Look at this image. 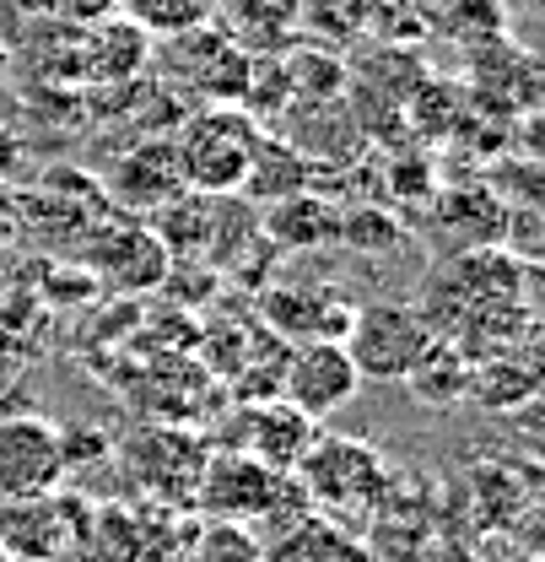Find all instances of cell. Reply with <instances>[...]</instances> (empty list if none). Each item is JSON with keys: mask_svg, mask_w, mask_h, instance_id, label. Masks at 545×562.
I'll return each mask as SVG.
<instances>
[{"mask_svg": "<svg viewBox=\"0 0 545 562\" xmlns=\"http://www.w3.org/2000/svg\"><path fill=\"white\" fill-rule=\"evenodd\" d=\"M92 286L103 292H125V297H140V292H157L162 277H168V249L157 244V233L146 222H98L87 238H81V260H76Z\"/></svg>", "mask_w": 545, "mask_h": 562, "instance_id": "obj_6", "label": "cell"}, {"mask_svg": "<svg viewBox=\"0 0 545 562\" xmlns=\"http://www.w3.org/2000/svg\"><path fill=\"white\" fill-rule=\"evenodd\" d=\"M303 0H227V33L249 49V55H271L286 44V33L297 27Z\"/></svg>", "mask_w": 545, "mask_h": 562, "instance_id": "obj_19", "label": "cell"}, {"mask_svg": "<svg viewBox=\"0 0 545 562\" xmlns=\"http://www.w3.org/2000/svg\"><path fill=\"white\" fill-rule=\"evenodd\" d=\"M205 449H211V443H205L201 432H190V427H179V422H146V427H136V432L125 438L120 460H125L130 482H136L151 503H162V508H190L195 482H201V465H205Z\"/></svg>", "mask_w": 545, "mask_h": 562, "instance_id": "obj_3", "label": "cell"}, {"mask_svg": "<svg viewBox=\"0 0 545 562\" xmlns=\"http://www.w3.org/2000/svg\"><path fill=\"white\" fill-rule=\"evenodd\" d=\"M0 562H11V558H5V552H0Z\"/></svg>", "mask_w": 545, "mask_h": 562, "instance_id": "obj_24", "label": "cell"}, {"mask_svg": "<svg viewBox=\"0 0 545 562\" xmlns=\"http://www.w3.org/2000/svg\"><path fill=\"white\" fill-rule=\"evenodd\" d=\"M103 195L125 211V216H151L157 206H168L173 195H184L173 140L146 136V140H136L130 151H120L114 168L103 173Z\"/></svg>", "mask_w": 545, "mask_h": 562, "instance_id": "obj_11", "label": "cell"}, {"mask_svg": "<svg viewBox=\"0 0 545 562\" xmlns=\"http://www.w3.org/2000/svg\"><path fill=\"white\" fill-rule=\"evenodd\" d=\"M87 497L38 492V497H0V552L11 562H66Z\"/></svg>", "mask_w": 545, "mask_h": 562, "instance_id": "obj_8", "label": "cell"}, {"mask_svg": "<svg viewBox=\"0 0 545 562\" xmlns=\"http://www.w3.org/2000/svg\"><path fill=\"white\" fill-rule=\"evenodd\" d=\"M66 443L44 417H0V497H38L66 487Z\"/></svg>", "mask_w": 545, "mask_h": 562, "instance_id": "obj_10", "label": "cell"}, {"mask_svg": "<svg viewBox=\"0 0 545 562\" xmlns=\"http://www.w3.org/2000/svg\"><path fill=\"white\" fill-rule=\"evenodd\" d=\"M151 38L140 33L130 16H103V22H92V33H87V44H81V76L87 81H98V87H130L136 76L151 70Z\"/></svg>", "mask_w": 545, "mask_h": 562, "instance_id": "obj_13", "label": "cell"}, {"mask_svg": "<svg viewBox=\"0 0 545 562\" xmlns=\"http://www.w3.org/2000/svg\"><path fill=\"white\" fill-rule=\"evenodd\" d=\"M535 390H541L535 362H524L513 351H497V357H476L470 362V395L465 401H476L486 412H513V406H530Z\"/></svg>", "mask_w": 545, "mask_h": 562, "instance_id": "obj_16", "label": "cell"}, {"mask_svg": "<svg viewBox=\"0 0 545 562\" xmlns=\"http://www.w3.org/2000/svg\"><path fill=\"white\" fill-rule=\"evenodd\" d=\"M151 66H162L168 81H179V92H195L201 103H238L243 81H249V49L227 27L201 22V27L168 38L162 55H151Z\"/></svg>", "mask_w": 545, "mask_h": 562, "instance_id": "obj_4", "label": "cell"}, {"mask_svg": "<svg viewBox=\"0 0 545 562\" xmlns=\"http://www.w3.org/2000/svg\"><path fill=\"white\" fill-rule=\"evenodd\" d=\"M410 395L421 401V406H438V412H449V406H459L465 395H470V357L454 347V341H432L427 357L410 368Z\"/></svg>", "mask_w": 545, "mask_h": 562, "instance_id": "obj_18", "label": "cell"}, {"mask_svg": "<svg viewBox=\"0 0 545 562\" xmlns=\"http://www.w3.org/2000/svg\"><path fill=\"white\" fill-rule=\"evenodd\" d=\"M271 216L260 222L265 227V238L281 244V249H319V244H330L336 238V227H341V216L325 206L314 190H297V195H286V201H275L265 206Z\"/></svg>", "mask_w": 545, "mask_h": 562, "instance_id": "obj_17", "label": "cell"}, {"mask_svg": "<svg viewBox=\"0 0 545 562\" xmlns=\"http://www.w3.org/2000/svg\"><path fill=\"white\" fill-rule=\"evenodd\" d=\"M281 471H271L265 460H254L249 449H205L201 482H195V497L190 508L201 519H232V525H260L265 508L281 492Z\"/></svg>", "mask_w": 545, "mask_h": 562, "instance_id": "obj_7", "label": "cell"}, {"mask_svg": "<svg viewBox=\"0 0 545 562\" xmlns=\"http://www.w3.org/2000/svg\"><path fill=\"white\" fill-rule=\"evenodd\" d=\"M22 233V201H16V190L0 179V244H11Z\"/></svg>", "mask_w": 545, "mask_h": 562, "instance_id": "obj_21", "label": "cell"}, {"mask_svg": "<svg viewBox=\"0 0 545 562\" xmlns=\"http://www.w3.org/2000/svg\"><path fill=\"white\" fill-rule=\"evenodd\" d=\"M140 552H146V519L136 508L87 497V514L76 525L66 562H140Z\"/></svg>", "mask_w": 545, "mask_h": 562, "instance_id": "obj_14", "label": "cell"}, {"mask_svg": "<svg viewBox=\"0 0 545 562\" xmlns=\"http://www.w3.org/2000/svg\"><path fill=\"white\" fill-rule=\"evenodd\" d=\"M356 390H362V373H356V362H351L345 341L314 336V341H292V347H286L281 401L297 406L303 417L325 422L330 412H341Z\"/></svg>", "mask_w": 545, "mask_h": 562, "instance_id": "obj_9", "label": "cell"}, {"mask_svg": "<svg viewBox=\"0 0 545 562\" xmlns=\"http://www.w3.org/2000/svg\"><path fill=\"white\" fill-rule=\"evenodd\" d=\"M341 341L362 379H373V384H406L410 368L427 357V347L438 336H432V325H427V314L416 303L373 297V303L351 308V325H345Z\"/></svg>", "mask_w": 545, "mask_h": 562, "instance_id": "obj_2", "label": "cell"}, {"mask_svg": "<svg viewBox=\"0 0 545 562\" xmlns=\"http://www.w3.org/2000/svg\"><path fill=\"white\" fill-rule=\"evenodd\" d=\"M120 11L136 22L146 38H179L216 16V0H120Z\"/></svg>", "mask_w": 545, "mask_h": 562, "instance_id": "obj_20", "label": "cell"}, {"mask_svg": "<svg viewBox=\"0 0 545 562\" xmlns=\"http://www.w3.org/2000/svg\"><path fill=\"white\" fill-rule=\"evenodd\" d=\"M260 120L238 103H205L195 114L179 120L173 157H179V179L195 195H232L243 184V168L260 146Z\"/></svg>", "mask_w": 545, "mask_h": 562, "instance_id": "obj_1", "label": "cell"}, {"mask_svg": "<svg viewBox=\"0 0 545 562\" xmlns=\"http://www.w3.org/2000/svg\"><path fill=\"white\" fill-rule=\"evenodd\" d=\"M232 422L243 427V438H238V443H222V449H249L254 460H265V465L281 471V476H292V471L303 465V454L314 449V438H319V422L303 417V412L286 406V401L238 406Z\"/></svg>", "mask_w": 545, "mask_h": 562, "instance_id": "obj_12", "label": "cell"}, {"mask_svg": "<svg viewBox=\"0 0 545 562\" xmlns=\"http://www.w3.org/2000/svg\"><path fill=\"white\" fill-rule=\"evenodd\" d=\"M308 179H314V162H308L303 146H292V140H281V136H260L238 190H243L254 206H275V201L308 190Z\"/></svg>", "mask_w": 545, "mask_h": 562, "instance_id": "obj_15", "label": "cell"}, {"mask_svg": "<svg viewBox=\"0 0 545 562\" xmlns=\"http://www.w3.org/2000/svg\"><path fill=\"white\" fill-rule=\"evenodd\" d=\"M60 5H66V16H76V22H87V27L120 11V0H60Z\"/></svg>", "mask_w": 545, "mask_h": 562, "instance_id": "obj_22", "label": "cell"}, {"mask_svg": "<svg viewBox=\"0 0 545 562\" xmlns=\"http://www.w3.org/2000/svg\"><path fill=\"white\" fill-rule=\"evenodd\" d=\"M297 487L308 492V503L325 514V508H362L373 503L384 487V454L367 443V438H351V432H319L314 449L303 454V465L292 471Z\"/></svg>", "mask_w": 545, "mask_h": 562, "instance_id": "obj_5", "label": "cell"}, {"mask_svg": "<svg viewBox=\"0 0 545 562\" xmlns=\"http://www.w3.org/2000/svg\"><path fill=\"white\" fill-rule=\"evenodd\" d=\"M265 562H286V558H265Z\"/></svg>", "mask_w": 545, "mask_h": 562, "instance_id": "obj_23", "label": "cell"}]
</instances>
